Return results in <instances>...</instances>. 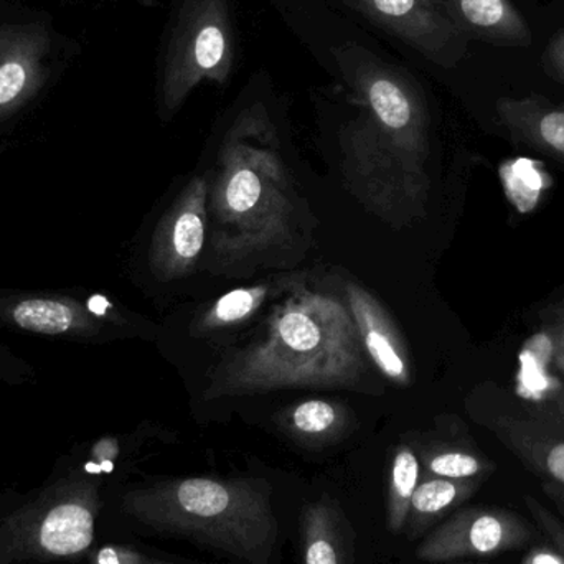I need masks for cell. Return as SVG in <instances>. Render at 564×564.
Instances as JSON below:
<instances>
[{
	"label": "cell",
	"instance_id": "obj_14",
	"mask_svg": "<svg viewBox=\"0 0 564 564\" xmlns=\"http://www.w3.org/2000/svg\"><path fill=\"white\" fill-rule=\"evenodd\" d=\"M476 482L470 479L453 480L443 479V477H426V479L420 480L413 499H411L410 516H408L406 529L410 536L423 532L434 520L466 502L476 492Z\"/></svg>",
	"mask_w": 564,
	"mask_h": 564
},
{
	"label": "cell",
	"instance_id": "obj_10",
	"mask_svg": "<svg viewBox=\"0 0 564 564\" xmlns=\"http://www.w3.org/2000/svg\"><path fill=\"white\" fill-rule=\"evenodd\" d=\"M205 181H195L162 218L154 238L152 261L165 276L191 270L205 243Z\"/></svg>",
	"mask_w": 564,
	"mask_h": 564
},
{
	"label": "cell",
	"instance_id": "obj_1",
	"mask_svg": "<svg viewBox=\"0 0 564 564\" xmlns=\"http://www.w3.org/2000/svg\"><path fill=\"white\" fill-rule=\"evenodd\" d=\"M364 368L351 312L328 295L302 292L276 312L267 338L231 361L224 388L350 387Z\"/></svg>",
	"mask_w": 564,
	"mask_h": 564
},
{
	"label": "cell",
	"instance_id": "obj_2",
	"mask_svg": "<svg viewBox=\"0 0 564 564\" xmlns=\"http://www.w3.org/2000/svg\"><path fill=\"white\" fill-rule=\"evenodd\" d=\"M122 507L151 529L187 536L248 564L270 563L280 533L263 480H172L126 494Z\"/></svg>",
	"mask_w": 564,
	"mask_h": 564
},
{
	"label": "cell",
	"instance_id": "obj_8",
	"mask_svg": "<svg viewBox=\"0 0 564 564\" xmlns=\"http://www.w3.org/2000/svg\"><path fill=\"white\" fill-rule=\"evenodd\" d=\"M441 68L467 55L469 39L447 15L443 0H340Z\"/></svg>",
	"mask_w": 564,
	"mask_h": 564
},
{
	"label": "cell",
	"instance_id": "obj_20",
	"mask_svg": "<svg viewBox=\"0 0 564 564\" xmlns=\"http://www.w3.org/2000/svg\"><path fill=\"white\" fill-rule=\"evenodd\" d=\"M0 381L9 387H25L35 383L36 371L29 361L0 344Z\"/></svg>",
	"mask_w": 564,
	"mask_h": 564
},
{
	"label": "cell",
	"instance_id": "obj_11",
	"mask_svg": "<svg viewBox=\"0 0 564 564\" xmlns=\"http://www.w3.org/2000/svg\"><path fill=\"white\" fill-rule=\"evenodd\" d=\"M447 15L469 40L496 46L525 48L532 29L510 0H443Z\"/></svg>",
	"mask_w": 564,
	"mask_h": 564
},
{
	"label": "cell",
	"instance_id": "obj_27",
	"mask_svg": "<svg viewBox=\"0 0 564 564\" xmlns=\"http://www.w3.org/2000/svg\"><path fill=\"white\" fill-rule=\"evenodd\" d=\"M154 564H172V563H167V562H159V560H154Z\"/></svg>",
	"mask_w": 564,
	"mask_h": 564
},
{
	"label": "cell",
	"instance_id": "obj_22",
	"mask_svg": "<svg viewBox=\"0 0 564 564\" xmlns=\"http://www.w3.org/2000/svg\"><path fill=\"white\" fill-rule=\"evenodd\" d=\"M536 132L550 148L564 154V109H535Z\"/></svg>",
	"mask_w": 564,
	"mask_h": 564
},
{
	"label": "cell",
	"instance_id": "obj_15",
	"mask_svg": "<svg viewBox=\"0 0 564 564\" xmlns=\"http://www.w3.org/2000/svg\"><path fill=\"white\" fill-rule=\"evenodd\" d=\"M420 460L408 447H398L391 466L390 487L387 499V527L390 532L401 533L406 529L411 499L420 484Z\"/></svg>",
	"mask_w": 564,
	"mask_h": 564
},
{
	"label": "cell",
	"instance_id": "obj_23",
	"mask_svg": "<svg viewBox=\"0 0 564 564\" xmlns=\"http://www.w3.org/2000/svg\"><path fill=\"white\" fill-rule=\"evenodd\" d=\"M93 564H154V558H149L128 546L109 545L96 553Z\"/></svg>",
	"mask_w": 564,
	"mask_h": 564
},
{
	"label": "cell",
	"instance_id": "obj_4",
	"mask_svg": "<svg viewBox=\"0 0 564 564\" xmlns=\"http://www.w3.org/2000/svg\"><path fill=\"white\" fill-rule=\"evenodd\" d=\"M99 494L96 484L69 476L10 517L0 536L6 562L76 558L95 542Z\"/></svg>",
	"mask_w": 564,
	"mask_h": 564
},
{
	"label": "cell",
	"instance_id": "obj_19",
	"mask_svg": "<svg viewBox=\"0 0 564 564\" xmlns=\"http://www.w3.org/2000/svg\"><path fill=\"white\" fill-rule=\"evenodd\" d=\"M29 83V69L19 59H7L0 65V108L19 101Z\"/></svg>",
	"mask_w": 564,
	"mask_h": 564
},
{
	"label": "cell",
	"instance_id": "obj_3",
	"mask_svg": "<svg viewBox=\"0 0 564 564\" xmlns=\"http://www.w3.org/2000/svg\"><path fill=\"white\" fill-rule=\"evenodd\" d=\"M273 138L261 106L243 112L228 132L215 191V212L225 230L220 243L227 250L260 247L284 228L289 202Z\"/></svg>",
	"mask_w": 564,
	"mask_h": 564
},
{
	"label": "cell",
	"instance_id": "obj_26",
	"mask_svg": "<svg viewBox=\"0 0 564 564\" xmlns=\"http://www.w3.org/2000/svg\"><path fill=\"white\" fill-rule=\"evenodd\" d=\"M545 496L552 500L553 506L556 507L558 513H562L564 519V486H560V484H545Z\"/></svg>",
	"mask_w": 564,
	"mask_h": 564
},
{
	"label": "cell",
	"instance_id": "obj_7",
	"mask_svg": "<svg viewBox=\"0 0 564 564\" xmlns=\"http://www.w3.org/2000/svg\"><path fill=\"white\" fill-rule=\"evenodd\" d=\"M118 322L115 305L101 294L69 291H19L0 289V328L52 338V340H102L109 324Z\"/></svg>",
	"mask_w": 564,
	"mask_h": 564
},
{
	"label": "cell",
	"instance_id": "obj_17",
	"mask_svg": "<svg viewBox=\"0 0 564 564\" xmlns=\"http://www.w3.org/2000/svg\"><path fill=\"white\" fill-rule=\"evenodd\" d=\"M340 413L327 401L312 400L299 404L291 414V424L295 433L302 436H325L337 430Z\"/></svg>",
	"mask_w": 564,
	"mask_h": 564
},
{
	"label": "cell",
	"instance_id": "obj_25",
	"mask_svg": "<svg viewBox=\"0 0 564 564\" xmlns=\"http://www.w3.org/2000/svg\"><path fill=\"white\" fill-rule=\"evenodd\" d=\"M522 564H564V555L555 546L553 549L542 546V549L532 550L523 558Z\"/></svg>",
	"mask_w": 564,
	"mask_h": 564
},
{
	"label": "cell",
	"instance_id": "obj_6",
	"mask_svg": "<svg viewBox=\"0 0 564 564\" xmlns=\"http://www.w3.org/2000/svg\"><path fill=\"white\" fill-rule=\"evenodd\" d=\"M334 56L365 109L381 158L390 161L394 152L411 151L421 141L424 126V106L413 79L357 43L340 46Z\"/></svg>",
	"mask_w": 564,
	"mask_h": 564
},
{
	"label": "cell",
	"instance_id": "obj_21",
	"mask_svg": "<svg viewBox=\"0 0 564 564\" xmlns=\"http://www.w3.org/2000/svg\"><path fill=\"white\" fill-rule=\"evenodd\" d=\"M527 509L532 513L540 532L545 533L552 545L564 555V523L552 510L546 509L535 497H525Z\"/></svg>",
	"mask_w": 564,
	"mask_h": 564
},
{
	"label": "cell",
	"instance_id": "obj_24",
	"mask_svg": "<svg viewBox=\"0 0 564 564\" xmlns=\"http://www.w3.org/2000/svg\"><path fill=\"white\" fill-rule=\"evenodd\" d=\"M543 69L553 78L564 82V30L552 36L542 59Z\"/></svg>",
	"mask_w": 564,
	"mask_h": 564
},
{
	"label": "cell",
	"instance_id": "obj_18",
	"mask_svg": "<svg viewBox=\"0 0 564 564\" xmlns=\"http://www.w3.org/2000/svg\"><path fill=\"white\" fill-rule=\"evenodd\" d=\"M484 469L486 467L476 456L460 453V451H444L426 460L430 477H443V479L469 480L484 473Z\"/></svg>",
	"mask_w": 564,
	"mask_h": 564
},
{
	"label": "cell",
	"instance_id": "obj_13",
	"mask_svg": "<svg viewBox=\"0 0 564 564\" xmlns=\"http://www.w3.org/2000/svg\"><path fill=\"white\" fill-rule=\"evenodd\" d=\"M304 564H354L350 529L335 500L308 503L302 516Z\"/></svg>",
	"mask_w": 564,
	"mask_h": 564
},
{
	"label": "cell",
	"instance_id": "obj_9",
	"mask_svg": "<svg viewBox=\"0 0 564 564\" xmlns=\"http://www.w3.org/2000/svg\"><path fill=\"white\" fill-rule=\"evenodd\" d=\"M529 523L503 509H467L437 527L417 546L423 562L441 563L469 556H496L522 549L532 539Z\"/></svg>",
	"mask_w": 564,
	"mask_h": 564
},
{
	"label": "cell",
	"instance_id": "obj_5",
	"mask_svg": "<svg viewBox=\"0 0 564 564\" xmlns=\"http://www.w3.org/2000/svg\"><path fill=\"white\" fill-rule=\"evenodd\" d=\"M234 58V23L228 0H182L164 58V111L174 115L202 82H227Z\"/></svg>",
	"mask_w": 564,
	"mask_h": 564
},
{
	"label": "cell",
	"instance_id": "obj_12",
	"mask_svg": "<svg viewBox=\"0 0 564 564\" xmlns=\"http://www.w3.org/2000/svg\"><path fill=\"white\" fill-rule=\"evenodd\" d=\"M350 312L357 324L358 334L371 360L381 371L398 383H406L408 367L393 324L377 301L357 285L348 288Z\"/></svg>",
	"mask_w": 564,
	"mask_h": 564
},
{
	"label": "cell",
	"instance_id": "obj_16",
	"mask_svg": "<svg viewBox=\"0 0 564 564\" xmlns=\"http://www.w3.org/2000/svg\"><path fill=\"white\" fill-rule=\"evenodd\" d=\"M267 297V288L258 285L251 289H237L218 299L205 317L207 327H221V325L237 324L248 315L253 314Z\"/></svg>",
	"mask_w": 564,
	"mask_h": 564
}]
</instances>
